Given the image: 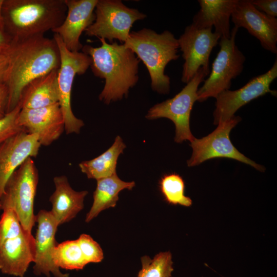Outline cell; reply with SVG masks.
I'll list each match as a JSON object with an SVG mask.
<instances>
[{
	"instance_id": "1",
	"label": "cell",
	"mask_w": 277,
	"mask_h": 277,
	"mask_svg": "<svg viewBox=\"0 0 277 277\" xmlns=\"http://www.w3.org/2000/svg\"><path fill=\"white\" fill-rule=\"evenodd\" d=\"M6 53L9 58L5 81L8 89V113L18 105L22 92L29 82L59 69L61 57L54 39L44 35L12 40Z\"/></svg>"
},
{
	"instance_id": "2",
	"label": "cell",
	"mask_w": 277,
	"mask_h": 277,
	"mask_svg": "<svg viewBox=\"0 0 277 277\" xmlns=\"http://www.w3.org/2000/svg\"><path fill=\"white\" fill-rule=\"evenodd\" d=\"M101 46L94 47L86 45L82 52L91 59L90 68L93 74L105 80L99 99L105 104L127 97L130 88L138 81L140 60L124 44L108 43L100 38Z\"/></svg>"
},
{
	"instance_id": "3",
	"label": "cell",
	"mask_w": 277,
	"mask_h": 277,
	"mask_svg": "<svg viewBox=\"0 0 277 277\" xmlns=\"http://www.w3.org/2000/svg\"><path fill=\"white\" fill-rule=\"evenodd\" d=\"M66 14L65 0L4 1V32L11 41L44 35L60 26Z\"/></svg>"
},
{
	"instance_id": "4",
	"label": "cell",
	"mask_w": 277,
	"mask_h": 277,
	"mask_svg": "<svg viewBox=\"0 0 277 277\" xmlns=\"http://www.w3.org/2000/svg\"><path fill=\"white\" fill-rule=\"evenodd\" d=\"M131 49L146 67L152 89L160 94H168L170 79L165 74L168 64L177 60L179 46L177 39L168 30L161 33L148 28L131 31L123 43Z\"/></svg>"
},
{
	"instance_id": "5",
	"label": "cell",
	"mask_w": 277,
	"mask_h": 277,
	"mask_svg": "<svg viewBox=\"0 0 277 277\" xmlns=\"http://www.w3.org/2000/svg\"><path fill=\"white\" fill-rule=\"evenodd\" d=\"M38 182V173L31 157L26 160L8 181L0 200L2 210H14L24 230L32 233L36 223L34 203Z\"/></svg>"
},
{
	"instance_id": "6",
	"label": "cell",
	"mask_w": 277,
	"mask_h": 277,
	"mask_svg": "<svg viewBox=\"0 0 277 277\" xmlns=\"http://www.w3.org/2000/svg\"><path fill=\"white\" fill-rule=\"evenodd\" d=\"M238 28L234 27L229 38L221 37L220 50L212 64L207 78L198 89L197 101L202 102L216 96L222 92L229 90L231 81L240 75L244 68L246 57L235 44Z\"/></svg>"
},
{
	"instance_id": "7",
	"label": "cell",
	"mask_w": 277,
	"mask_h": 277,
	"mask_svg": "<svg viewBox=\"0 0 277 277\" xmlns=\"http://www.w3.org/2000/svg\"><path fill=\"white\" fill-rule=\"evenodd\" d=\"M60 53L61 64L57 73L58 104L65 123L66 134L79 133L83 121L77 118L71 108V98L74 78L86 72L91 63V57L83 52H72L67 49L60 36L54 33Z\"/></svg>"
},
{
	"instance_id": "8",
	"label": "cell",
	"mask_w": 277,
	"mask_h": 277,
	"mask_svg": "<svg viewBox=\"0 0 277 277\" xmlns=\"http://www.w3.org/2000/svg\"><path fill=\"white\" fill-rule=\"evenodd\" d=\"M206 76L205 70L201 68L180 92L173 97L154 105L148 110L146 117L170 120L175 127L174 141L178 143L186 140L192 141L195 137L190 128L191 111L197 101L199 86Z\"/></svg>"
},
{
	"instance_id": "9",
	"label": "cell",
	"mask_w": 277,
	"mask_h": 277,
	"mask_svg": "<svg viewBox=\"0 0 277 277\" xmlns=\"http://www.w3.org/2000/svg\"><path fill=\"white\" fill-rule=\"evenodd\" d=\"M95 18L85 34L108 39L110 43L117 39L124 43L133 24L147 15L137 9L125 5L120 0H98L94 10Z\"/></svg>"
},
{
	"instance_id": "10",
	"label": "cell",
	"mask_w": 277,
	"mask_h": 277,
	"mask_svg": "<svg viewBox=\"0 0 277 277\" xmlns=\"http://www.w3.org/2000/svg\"><path fill=\"white\" fill-rule=\"evenodd\" d=\"M241 120L240 116L234 115L219 123L216 128L208 135L201 138H194L191 141L192 153L187 161L188 166L193 167L208 160L222 157L235 160L250 165L259 171H264V166L241 153L230 141V133Z\"/></svg>"
},
{
	"instance_id": "11",
	"label": "cell",
	"mask_w": 277,
	"mask_h": 277,
	"mask_svg": "<svg viewBox=\"0 0 277 277\" xmlns=\"http://www.w3.org/2000/svg\"><path fill=\"white\" fill-rule=\"evenodd\" d=\"M212 30V28H199L192 23L177 39L184 60L181 77L184 83H188L201 68L209 75V57L221 38Z\"/></svg>"
},
{
	"instance_id": "12",
	"label": "cell",
	"mask_w": 277,
	"mask_h": 277,
	"mask_svg": "<svg viewBox=\"0 0 277 277\" xmlns=\"http://www.w3.org/2000/svg\"><path fill=\"white\" fill-rule=\"evenodd\" d=\"M277 77L276 58L271 68L264 74L250 80L242 87L233 91L226 90L215 98V109L213 111L214 124L227 121L233 116L241 107L254 99L270 93L276 95V91L270 89L272 82Z\"/></svg>"
},
{
	"instance_id": "13",
	"label": "cell",
	"mask_w": 277,
	"mask_h": 277,
	"mask_svg": "<svg viewBox=\"0 0 277 277\" xmlns=\"http://www.w3.org/2000/svg\"><path fill=\"white\" fill-rule=\"evenodd\" d=\"M231 18L234 27L244 28L260 41L263 48L277 53L276 18L258 10L251 0H238Z\"/></svg>"
},
{
	"instance_id": "14",
	"label": "cell",
	"mask_w": 277,
	"mask_h": 277,
	"mask_svg": "<svg viewBox=\"0 0 277 277\" xmlns=\"http://www.w3.org/2000/svg\"><path fill=\"white\" fill-rule=\"evenodd\" d=\"M17 122L27 133L36 135L41 146H49L65 131L58 103L35 109L22 108Z\"/></svg>"
},
{
	"instance_id": "15",
	"label": "cell",
	"mask_w": 277,
	"mask_h": 277,
	"mask_svg": "<svg viewBox=\"0 0 277 277\" xmlns=\"http://www.w3.org/2000/svg\"><path fill=\"white\" fill-rule=\"evenodd\" d=\"M37 227L35 239V257L33 272L35 275L50 277H69L63 273L52 259L54 249L57 245L55 234L59 226L50 211L41 210L35 215Z\"/></svg>"
},
{
	"instance_id": "16",
	"label": "cell",
	"mask_w": 277,
	"mask_h": 277,
	"mask_svg": "<svg viewBox=\"0 0 277 277\" xmlns=\"http://www.w3.org/2000/svg\"><path fill=\"white\" fill-rule=\"evenodd\" d=\"M41 147L37 136L25 131L0 144V200L12 174L28 158L36 157Z\"/></svg>"
},
{
	"instance_id": "17",
	"label": "cell",
	"mask_w": 277,
	"mask_h": 277,
	"mask_svg": "<svg viewBox=\"0 0 277 277\" xmlns=\"http://www.w3.org/2000/svg\"><path fill=\"white\" fill-rule=\"evenodd\" d=\"M98 0H65L67 14L58 27L52 30L62 38L68 50L80 51L83 47L80 38L83 32L94 22Z\"/></svg>"
},
{
	"instance_id": "18",
	"label": "cell",
	"mask_w": 277,
	"mask_h": 277,
	"mask_svg": "<svg viewBox=\"0 0 277 277\" xmlns=\"http://www.w3.org/2000/svg\"><path fill=\"white\" fill-rule=\"evenodd\" d=\"M35 239L25 230L19 236L7 240L0 246V271L5 274L25 277L34 262Z\"/></svg>"
},
{
	"instance_id": "19",
	"label": "cell",
	"mask_w": 277,
	"mask_h": 277,
	"mask_svg": "<svg viewBox=\"0 0 277 277\" xmlns=\"http://www.w3.org/2000/svg\"><path fill=\"white\" fill-rule=\"evenodd\" d=\"M55 190L49 198L50 210L59 226L70 222L83 209L86 190L77 191L70 186L65 175L53 179Z\"/></svg>"
},
{
	"instance_id": "20",
	"label": "cell",
	"mask_w": 277,
	"mask_h": 277,
	"mask_svg": "<svg viewBox=\"0 0 277 277\" xmlns=\"http://www.w3.org/2000/svg\"><path fill=\"white\" fill-rule=\"evenodd\" d=\"M238 0H199L200 9L192 24L201 29L214 28L221 37L230 36V18Z\"/></svg>"
},
{
	"instance_id": "21",
	"label": "cell",
	"mask_w": 277,
	"mask_h": 277,
	"mask_svg": "<svg viewBox=\"0 0 277 277\" xmlns=\"http://www.w3.org/2000/svg\"><path fill=\"white\" fill-rule=\"evenodd\" d=\"M58 70L32 80L24 87L19 101L22 108H38L58 102Z\"/></svg>"
},
{
	"instance_id": "22",
	"label": "cell",
	"mask_w": 277,
	"mask_h": 277,
	"mask_svg": "<svg viewBox=\"0 0 277 277\" xmlns=\"http://www.w3.org/2000/svg\"><path fill=\"white\" fill-rule=\"evenodd\" d=\"M96 181V187L93 195V203L86 216L85 222L87 223L96 217L102 211L114 207L118 200L119 193L124 189L131 190L135 185L134 181L122 180L116 173Z\"/></svg>"
},
{
	"instance_id": "23",
	"label": "cell",
	"mask_w": 277,
	"mask_h": 277,
	"mask_svg": "<svg viewBox=\"0 0 277 277\" xmlns=\"http://www.w3.org/2000/svg\"><path fill=\"white\" fill-rule=\"evenodd\" d=\"M126 147L122 138L118 135L108 149L95 158L82 162L79 167L88 179L97 180L110 176L116 173L118 156Z\"/></svg>"
},
{
	"instance_id": "24",
	"label": "cell",
	"mask_w": 277,
	"mask_h": 277,
	"mask_svg": "<svg viewBox=\"0 0 277 277\" xmlns=\"http://www.w3.org/2000/svg\"><path fill=\"white\" fill-rule=\"evenodd\" d=\"M52 259L58 268L67 270H81L87 264L77 240L57 244Z\"/></svg>"
},
{
	"instance_id": "25",
	"label": "cell",
	"mask_w": 277,
	"mask_h": 277,
	"mask_svg": "<svg viewBox=\"0 0 277 277\" xmlns=\"http://www.w3.org/2000/svg\"><path fill=\"white\" fill-rule=\"evenodd\" d=\"M159 188L169 204L185 207L192 205V200L185 194V182L179 174L172 173L164 175L159 181Z\"/></svg>"
},
{
	"instance_id": "26",
	"label": "cell",
	"mask_w": 277,
	"mask_h": 277,
	"mask_svg": "<svg viewBox=\"0 0 277 277\" xmlns=\"http://www.w3.org/2000/svg\"><path fill=\"white\" fill-rule=\"evenodd\" d=\"M172 254L161 252L152 259L147 255L141 258L142 268L137 277H171L173 271Z\"/></svg>"
},
{
	"instance_id": "27",
	"label": "cell",
	"mask_w": 277,
	"mask_h": 277,
	"mask_svg": "<svg viewBox=\"0 0 277 277\" xmlns=\"http://www.w3.org/2000/svg\"><path fill=\"white\" fill-rule=\"evenodd\" d=\"M3 211L0 219V246L7 240L19 236L24 230L14 210L6 209Z\"/></svg>"
},
{
	"instance_id": "28",
	"label": "cell",
	"mask_w": 277,
	"mask_h": 277,
	"mask_svg": "<svg viewBox=\"0 0 277 277\" xmlns=\"http://www.w3.org/2000/svg\"><path fill=\"white\" fill-rule=\"evenodd\" d=\"M87 264L98 263L104 259V253L99 244L89 234L83 233L77 239Z\"/></svg>"
},
{
	"instance_id": "29",
	"label": "cell",
	"mask_w": 277,
	"mask_h": 277,
	"mask_svg": "<svg viewBox=\"0 0 277 277\" xmlns=\"http://www.w3.org/2000/svg\"><path fill=\"white\" fill-rule=\"evenodd\" d=\"M21 109V105L18 103L13 110L0 118V144L17 133L25 131L17 122Z\"/></svg>"
},
{
	"instance_id": "30",
	"label": "cell",
	"mask_w": 277,
	"mask_h": 277,
	"mask_svg": "<svg viewBox=\"0 0 277 277\" xmlns=\"http://www.w3.org/2000/svg\"><path fill=\"white\" fill-rule=\"evenodd\" d=\"M251 3L260 11L270 17L276 18L277 16L276 0H251Z\"/></svg>"
},
{
	"instance_id": "31",
	"label": "cell",
	"mask_w": 277,
	"mask_h": 277,
	"mask_svg": "<svg viewBox=\"0 0 277 277\" xmlns=\"http://www.w3.org/2000/svg\"><path fill=\"white\" fill-rule=\"evenodd\" d=\"M8 101V89L5 84L0 85V118L7 113Z\"/></svg>"
},
{
	"instance_id": "32",
	"label": "cell",
	"mask_w": 277,
	"mask_h": 277,
	"mask_svg": "<svg viewBox=\"0 0 277 277\" xmlns=\"http://www.w3.org/2000/svg\"><path fill=\"white\" fill-rule=\"evenodd\" d=\"M9 58L7 53H0V85L5 84Z\"/></svg>"
},
{
	"instance_id": "33",
	"label": "cell",
	"mask_w": 277,
	"mask_h": 277,
	"mask_svg": "<svg viewBox=\"0 0 277 277\" xmlns=\"http://www.w3.org/2000/svg\"><path fill=\"white\" fill-rule=\"evenodd\" d=\"M11 39L4 32L0 31V53H6L10 47Z\"/></svg>"
},
{
	"instance_id": "34",
	"label": "cell",
	"mask_w": 277,
	"mask_h": 277,
	"mask_svg": "<svg viewBox=\"0 0 277 277\" xmlns=\"http://www.w3.org/2000/svg\"><path fill=\"white\" fill-rule=\"evenodd\" d=\"M4 0H0V31L4 32V19L3 14Z\"/></svg>"
},
{
	"instance_id": "35",
	"label": "cell",
	"mask_w": 277,
	"mask_h": 277,
	"mask_svg": "<svg viewBox=\"0 0 277 277\" xmlns=\"http://www.w3.org/2000/svg\"><path fill=\"white\" fill-rule=\"evenodd\" d=\"M2 210V205H1V203L0 202V210Z\"/></svg>"
}]
</instances>
